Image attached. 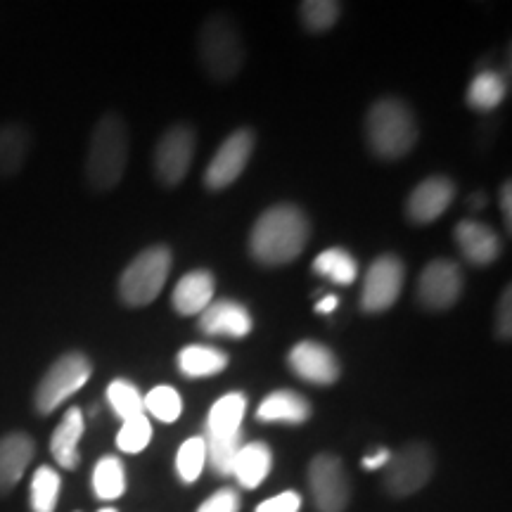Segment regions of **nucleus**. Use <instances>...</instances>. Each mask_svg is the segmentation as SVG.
Instances as JSON below:
<instances>
[{"label":"nucleus","instance_id":"obj_1","mask_svg":"<svg viewBox=\"0 0 512 512\" xmlns=\"http://www.w3.org/2000/svg\"><path fill=\"white\" fill-rule=\"evenodd\" d=\"M309 238V216L297 204H275L254 221L249 254L264 266H285L302 256Z\"/></svg>","mask_w":512,"mask_h":512},{"label":"nucleus","instance_id":"obj_2","mask_svg":"<svg viewBox=\"0 0 512 512\" xmlns=\"http://www.w3.org/2000/svg\"><path fill=\"white\" fill-rule=\"evenodd\" d=\"M128 150H131V136L126 121L114 112L102 114L88 145L86 183L98 192L117 188L126 174Z\"/></svg>","mask_w":512,"mask_h":512},{"label":"nucleus","instance_id":"obj_3","mask_svg":"<svg viewBox=\"0 0 512 512\" xmlns=\"http://www.w3.org/2000/svg\"><path fill=\"white\" fill-rule=\"evenodd\" d=\"M368 147L380 159L406 157L418 143V121L406 102L399 98H380L366 114Z\"/></svg>","mask_w":512,"mask_h":512},{"label":"nucleus","instance_id":"obj_4","mask_svg":"<svg viewBox=\"0 0 512 512\" xmlns=\"http://www.w3.org/2000/svg\"><path fill=\"white\" fill-rule=\"evenodd\" d=\"M200 60L214 81H230L242 72L245 46L240 29L226 15H211L200 29Z\"/></svg>","mask_w":512,"mask_h":512},{"label":"nucleus","instance_id":"obj_5","mask_svg":"<svg viewBox=\"0 0 512 512\" xmlns=\"http://www.w3.org/2000/svg\"><path fill=\"white\" fill-rule=\"evenodd\" d=\"M174 266L169 247L155 245L140 252L119 275V297L128 306H147L162 294Z\"/></svg>","mask_w":512,"mask_h":512},{"label":"nucleus","instance_id":"obj_6","mask_svg":"<svg viewBox=\"0 0 512 512\" xmlns=\"http://www.w3.org/2000/svg\"><path fill=\"white\" fill-rule=\"evenodd\" d=\"M93 375V363L83 351H67L43 373L36 384L34 408L38 415H50L86 387Z\"/></svg>","mask_w":512,"mask_h":512},{"label":"nucleus","instance_id":"obj_7","mask_svg":"<svg viewBox=\"0 0 512 512\" xmlns=\"http://www.w3.org/2000/svg\"><path fill=\"white\" fill-rule=\"evenodd\" d=\"M434 451L425 441H411L401 446V451L392 453L384 467V489L396 498H406L425 489L434 475Z\"/></svg>","mask_w":512,"mask_h":512},{"label":"nucleus","instance_id":"obj_8","mask_svg":"<svg viewBox=\"0 0 512 512\" xmlns=\"http://www.w3.org/2000/svg\"><path fill=\"white\" fill-rule=\"evenodd\" d=\"M197 136L188 124H176L159 138L155 147V176L166 188H176L188 176L195 159Z\"/></svg>","mask_w":512,"mask_h":512},{"label":"nucleus","instance_id":"obj_9","mask_svg":"<svg viewBox=\"0 0 512 512\" xmlns=\"http://www.w3.org/2000/svg\"><path fill=\"white\" fill-rule=\"evenodd\" d=\"M309 486L318 512H344L351 498V482L344 463L332 453H318L309 463Z\"/></svg>","mask_w":512,"mask_h":512},{"label":"nucleus","instance_id":"obj_10","mask_svg":"<svg viewBox=\"0 0 512 512\" xmlns=\"http://www.w3.org/2000/svg\"><path fill=\"white\" fill-rule=\"evenodd\" d=\"M406 266L396 254H380L370 264L361 290V309L366 313H382L392 309L401 297Z\"/></svg>","mask_w":512,"mask_h":512},{"label":"nucleus","instance_id":"obj_11","mask_svg":"<svg viewBox=\"0 0 512 512\" xmlns=\"http://www.w3.org/2000/svg\"><path fill=\"white\" fill-rule=\"evenodd\" d=\"M254 143V133L249 128H238V131L230 133L211 157L207 171H204V185L209 190L230 188L242 176V171L247 169Z\"/></svg>","mask_w":512,"mask_h":512},{"label":"nucleus","instance_id":"obj_12","mask_svg":"<svg viewBox=\"0 0 512 512\" xmlns=\"http://www.w3.org/2000/svg\"><path fill=\"white\" fill-rule=\"evenodd\" d=\"M463 294V271L456 261L434 259L418 278V302L430 311H446Z\"/></svg>","mask_w":512,"mask_h":512},{"label":"nucleus","instance_id":"obj_13","mask_svg":"<svg viewBox=\"0 0 512 512\" xmlns=\"http://www.w3.org/2000/svg\"><path fill=\"white\" fill-rule=\"evenodd\" d=\"M287 366L299 380L318 384V387H330L342 375V366H339L335 351L325 344L313 342V339L294 344L287 354Z\"/></svg>","mask_w":512,"mask_h":512},{"label":"nucleus","instance_id":"obj_14","mask_svg":"<svg viewBox=\"0 0 512 512\" xmlns=\"http://www.w3.org/2000/svg\"><path fill=\"white\" fill-rule=\"evenodd\" d=\"M453 200H456V185L451 178L430 176L411 192L406 202V214L418 226H427V223L437 221L451 207Z\"/></svg>","mask_w":512,"mask_h":512},{"label":"nucleus","instance_id":"obj_15","mask_svg":"<svg viewBox=\"0 0 512 512\" xmlns=\"http://www.w3.org/2000/svg\"><path fill=\"white\" fill-rule=\"evenodd\" d=\"M254 328V318L245 304L233 299H219L211 302L200 313V330L209 337L245 339Z\"/></svg>","mask_w":512,"mask_h":512},{"label":"nucleus","instance_id":"obj_16","mask_svg":"<svg viewBox=\"0 0 512 512\" xmlns=\"http://www.w3.org/2000/svg\"><path fill=\"white\" fill-rule=\"evenodd\" d=\"M453 238L460 254L465 256V261H470L472 266H489L501 256V238L491 226L486 223L465 219L460 221L456 230H453Z\"/></svg>","mask_w":512,"mask_h":512},{"label":"nucleus","instance_id":"obj_17","mask_svg":"<svg viewBox=\"0 0 512 512\" xmlns=\"http://www.w3.org/2000/svg\"><path fill=\"white\" fill-rule=\"evenodd\" d=\"M36 456V441L24 432L0 437V496H8L22 482L24 472Z\"/></svg>","mask_w":512,"mask_h":512},{"label":"nucleus","instance_id":"obj_18","mask_svg":"<svg viewBox=\"0 0 512 512\" xmlns=\"http://www.w3.org/2000/svg\"><path fill=\"white\" fill-rule=\"evenodd\" d=\"M216 280L211 271H190L178 280L171 294V304L178 316H200L207 306L214 302Z\"/></svg>","mask_w":512,"mask_h":512},{"label":"nucleus","instance_id":"obj_19","mask_svg":"<svg viewBox=\"0 0 512 512\" xmlns=\"http://www.w3.org/2000/svg\"><path fill=\"white\" fill-rule=\"evenodd\" d=\"M83 432H86V420H83V411L79 406L67 408L62 415L60 425L55 427L53 439H50V453H53L55 463L64 467V470H76L81 463L79 444Z\"/></svg>","mask_w":512,"mask_h":512},{"label":"nucleus","instance_id":"obj_20","mask_svg":"<svg viewBox=\"0 0 512 512\" xmlns=\"http://www.w3.org/2000/svg\"><path fill=\"white\" fill-rule=\"evenodd\" d=\"M261 422H285V425H304L311 418V403L294 389H275L256 408Z\"/></svg>","mask_w":512,"mask_h":512},{"label":"nucleus","instance_id":"obj_21","mask_svg":"<svg viewBox=\"0 0 512 512\" xmlns=\"http://www.w3.org/2000/svg\"><path fill=\"white\" fill-rule=\"evenodd\" d=\"M31 145L29 126L19 124V121H5L0 124V178H12L27 164Z\"/></svg>","mask_w":512,"mask_h":512},{"label":"nucleus","instance_id":"obj_22","mask_svg":"<svg viewBox=\"0 0 512 512\" xmlns=\"http://www.w3.org/2000/svg\"><path fill=\"white\" fill-rule=\"evenodd\" d=\"M273 467V451L266 441H252V444H242V448L235 456L233 463V475L238 479L242 489H256L266 482V477L271 475Z\"/></svg>","mask_w":512,"mask_h":512},{"label":"nucleus","instance_id":"obj_23","mask_svg":"<svg viewBox=\"0 0 512 512\" xmlns=\"http://www.w3.org/2000/svg\"><path fill=\"white\" fill-rule=\"evenodd\" d=\"M228 354L219 347H209V344H188V347L178 351V370L188 380H202V377L221 375L228 368Z\"/></svg>","mask_w":512,"mask_h":512},{"label":"nucleus","instance_id":"obj_24","mask_svg":"<svg viewBox=\"0 0 512 512\" xmlns=\"http://www.w3.org/2000/svg\"><path fill=\"white\" fill-rule=\"evenodd\" d=\"M247 411V396L240 392L223 394L219 401H214L207 415V432L209 437H230V434H242V420Z\"/></svg>","mask_w":512,"mask_h":512},{"label":"nucleus","instance_id":"obj_25","mask_svg":"<svg viewBox=\"0 0 512 512\" xmlns=\"http://www.w3.org/2000/svg\"><path fill=\"white\" fill-rule=\"evenodd\" d=\"M313 273L320 275V278L330 280V283L347 287L356 280L358 275V264L354 259V254L347 252L342 247H330L323 249L316 259H313Z\"/></svg>","mask_w":512,"mask_h":512},{"label":"nucleus","instance_id":"obj_26","mask_svg":"<svg viewBox=\"0 0 512 512\" xmlns=\"http://www.w3.org/2000/svg\"><path fill=\"white\" fill-rule=\"evenodd\" d=\"M508 95V83L494 69H484L467 88V105L477 112H494Z\"/></svg>","mask_w":512,"mask_h":512},{"label":"nucleus","instance_id":"obj_27","mask_svg":"<svg viewBox=\"0 0 512 512\" xmlns=\"http://www.w3.org/2000/svg\"><path fill=\"white\" fill-rule=\"evenodd\" d=\"M93 491L100 501H117L126 494V467L117 456H105L95 463Z\"/></svg>","mask_w":512,"mask_h":512},{"label":"nucleus","instance_id":"obj_28","mask_svg":"<svg viewBox=\"0 0 512 512\" xmlns=\"http://www.w3.org/2000/svg\"><path fill=\"white\" fill-rule=\"evenodd\" d=\"M62 477L55 467L41 465L31 477L29 505L31 512H55L57 501H60Z\"/></svg>","mask_w":512,"mask_h":512},{"label":"nucleus","instance_id":"obj_29","mask_svg":"<svg viewBox=\"0 0 512 512\" xmlns=\"http://www.w3.org/2000/svg\"><path fill=\"white\" fill-rule=\"evenodd\" d=\"M143 411L159 422H176L183 413V396L171 384H157L143 396Z\"/></svg>","mask_w":512,"mask_h":512},{"label":"nucleus","instance_id":"obj_30","mask_svg":"<svg viewBox=\"0 0 512 512\" xmlns=\"http://www.w3.org/2000/svg\"><path fill=\"white\" fill-rule=\"evenodd\" d=\"M107 401H110L112 411L117 413V418L121 422L145 413L143 411V394H140V389L136 387V384L124 380V377L110 382V387H107Z\"/></svg>","mask_w":512,"mask_h":512},{"label":"nucleus","instance_id":"obj_31","mask_svg":"<svg viewBox=\"0 0 512 512\" xmlns=\"http://www.w3.org/2000/svg\"><path fill=\"white\" fill-rule=\"evenodd\" d=\"M339 15H342V3L337 0H304L299 5V17L311 34H323L335 27Z\"/></svg>","mask_w":512,"mask_h":512},{"label":"nucleus","instance_id":"obj_32","mask_svg":"<svg viewBox=\"0 0 512 512\" xmlns=\"http://www.w3.org/2000/svg\"><path fill=\"white\" fill-rule=\"evenodd\" d=\"M207 465V448H204L202 437H190L183 441L181 448L176 453V475L181 482L192 484L200 479Z\"/></svg>","mask_w":512,"mask_h":512},{"label":"nucleus","instance_id":"obj_33","mask_svg":"<svg viewBox=\"0 0 512 512\" xmlns=\"http://www.w3.org/2000/svg\"><path fill=\"white\" fill-rule=\"evenodd\" d=\"M152 441V422L147 415H136V418L121 422V430L117 432V448L124 453H143Z\"/></svg>","mask_w":512,"mask_h":512},{"label":"nucleus","instance_id":"obj_34","mask_svg":"<svg viewBox=\"0 0 512 512\" xmlns=\"http://www.w3.org/2000/svg\"><path fill=\"white\" fill-rule=\"evenodd\" d=\"M240 494L235 489H219L216 494H211L207 501H204L197 512H240Z\"/></svg>","mask_w":512,"mask_h":512},{"label":"nucleus","instance_id":"obj_35","mask_svg":"<svg viewBox=\"0 0 512 512\" xmlns=\"http://www.w3.org/2000/svg\"><path fill=\"white\" fill-rule=\"evenodd\" d=\"M496 337L501 342H510L512 337V292L510 285L501 292V299H498L496 306Z\"/></svg>","mask_w":512,"mask_h":512},{"label":"nucleus","instance_id":"obj_36","mask_svg":"<svg viewBox=\"0 0 512 512\" xmlns=\"http://www.w3.org/2000/svg\"><path fill=\"white\" fill-rule=\"evenodd\" d=\"M302 510V496L297 491H283V494L266 498L256 505L254 512H299Z\"/></svg>","mask_w":512,"mask_h":512},{"label":"nucleus","instance_id":"obj_37","mask_svg":"<svg viewBox=\"0 0 512 512\" xmlns=\"http://www.w3.org/2000/svg\"><path fill=\"white\" fill-rule=\"evenodd\" d=\"M389 458H392V451H389V448L380 446L375 453H370V456H366V458L361 460V467H363V470H366V472H370V470H382V467H387Z\"/></svg>","mask_w":512,"mask_h":512},{"label":"nucleus","instance_id":"obj_38","mask_svg":"<svg viewBox=\"0 0 512 512\" xmlns=\"http://www.w3.org/2000/svg\"><path fill=\"white\" fill-rule=\"evenodd\" d=\"M498 204H501V211L505 216V228H508V233L512 230V183L505 181L501 185V190H498Z\"/></svg>","mask_w":512,"mask_h":512},{"label":"nucleus","instance_id":"obj_39","mask_svg":"<svg viewBox=\"0 0 512 512\" xmlns=\"http://www.w3.org/2000/svg\"><path fill=\"white\" fill-rule=\"evenodd\" d=\"M337 306H339V297H337V294H328V297H323V299H320V302L316 304V311L323 313V316H325V313L335 311Z\"/></svg>","mask_w":512,"mask_h":512},{"label":"nucleus","instance_id":"obj_40","mask_svg":"<svg viewBox=\"0 0 512 512\" xmlns=\"http://www.w3.org/2000/svg\"><path fill=\"white\" fill-rule=\"evenodd\" d=\"M484 207H486V192H475V195H472V209L479 211Z\"/></svg>","mask_w":512,"mask_h":512},{"label":"nucleus","instance_id":"obj_41","mask_svg":"<svg viewBox=\"0 0 512 512\" xmlns=\"http://www.w3.org/2000/svg\"><path fill=\"white\" fill-rule=\"evenodd\" d=\"M98 512H117L114 508H102V510H98Z\"/></svg>","mask_w":512,"mask_h":512}]
</instances>
